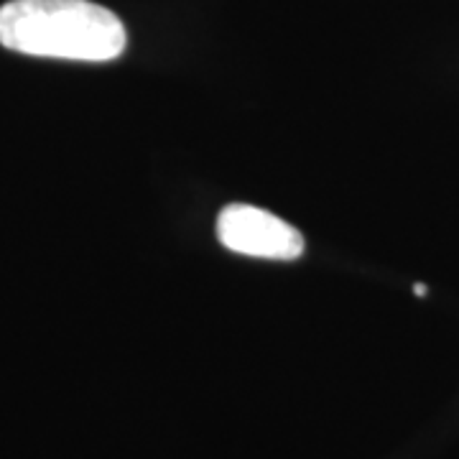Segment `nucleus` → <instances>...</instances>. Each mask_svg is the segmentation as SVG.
<instances>
[{
    "label": "nucleus",
    "mask_w": 459,
    "mask_h": 459,
    "mask_svg": "<svg viewBox=\"0 0 459 459\" xmlns=\"http://www.w3.org/2000/svg\"><path fill=\"white\" fill-rule=\"evenodd\" d=\"M217 240L232 253L268 261H296L307 247L294 225L250 204H228L220 212Z\"/></svg>",
    "instance_id": "f03ea898"
},
{
    "label": "nucleus",
    "mask_w": 459,
    "mask_h": 459,
    "mask_svg": "<svg viewBox=\"0 0 459 459\" xmlns=\"http://www.w3.org/2000/svg\"><path fill=\"white\" fill-rule=\"evenodd\" d=\"M413 291H416V296H427V286L416 283V289H413Z\"/></svg>",
    "instance_id": "7ed1b4c3"
},
{
    "label": "nucleus",
    "mask_w": 459,
    "mask_h": 459,
    "mask_svg": "<svg viewBox=\"0 0 459 459\" xmlns=\"http://www.w3.org/2000/svg\"><path fill=\"white\" fill-rule=\"evenodd\" d=\"M5 49L69 62H113L126 44V26L90 0H11L0 8Z\"/></svg>",
    "instance_id": "f257e3e1"
}]
</instances>
